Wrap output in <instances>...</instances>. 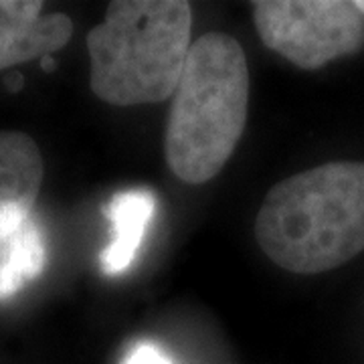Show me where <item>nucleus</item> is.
Returning a JSON list of instances; mask_svg holds the SVG:
<instances>
[{
	"label": "nucleus",
	"instance_id": "6e6552de",
	"mask_svg": "<svg viewBox=\"0 0 364 364\" xmlns=\"http://www.w3.org/2000/svg\"><path fill=\"white\" fill-rule=\"evenodd\" d=\"M47 263V247L41 227L28 217L9 239L0 243V301L37 279Z\"/></svg>",
	"mask_w": 364,
	"mask_h": 364
},
{
	"label": "nucleus",
	"instance_id": "f257e3e1",
	"mask_svg": "<svg viewBox=\"0 0 364 364\" xmlns=\"http://www.w3.org/2000/svg\"><path fill=\"white\" fill-rule=\"evenodd\" d=\"M269 259L301 275L332 272L364 251V162H328L269 188L255 219Z\"/></svg>",
	"mask_w": 364,
	"mask_h": 364
},
{
	"label": "nucleus",
	"instance_id": "1a4fd4ad",
	"mask_svg": "<svg viewBox=\"0 0 364 364\" xmlns=\"http://www.w3.org/2000/svg\"><path fill=\"white\" fill-rule=\"evenodd\" d=\"M122 364H172V360L160 348H156L154 344L142 342V344H136L126 354Z\"/></svg>",
	"mask_w": 364,
	"mask_h": 364
},
{
	"label": "nucleus",
	"instance_id": "f8f14e48",
	"mask_svg": "<svg viewBox=\"0 0 364 364\" xmlns=\"http://www.w3.org/2000/svg\"><path fill=\"white\" fill-rule=\"evenodd\" d=\"M354 4H356V9L364 14V0H358V2H354Z\"/></svg>",
	"mask_w": 364,
	"mask_h": 364
},
{
	"label": "nucleus",
	"instance_id": "7ed1b4c3",
	"mask_svg": "<svg viewBox=\"0 0 364 364\" xmlns=\"http://www.w3.org/2000/svg\"><path fill=\"white\" fill-rule=\"evenodd\" d=\"M193 9L184 0H116L87 35L91 91L112 105L172 97L191 51Z\"/></svg>",
	"mask_w": 364,
	"mask_h": 364
},
{
	"label": "nucleus",
	"instance_id": "20e7f679",
	"mask_svg": "<svg viewBox=\"0 0 364 364\" xmlns=\"http://www.w3.org/2000/svg\"><path fill=\"white\" fill-rule=\"evenodd\" d=\"M253 21L267 49L312 71L364 47V14L344 0H259Z\"/></svg>",
	"mask_w": 364,
	"mask_h": 364
},
{
	"label": "nucleus",
	"instance_id": "0eeeda50",
	"mask_svg": "<svg viewBox=\"0 0 364 364\" xmlns=\"http://www.w3.org/2000/svg\"><path fill=\"white\" fill-rule=\"evenodd\" d=\"M158 198L150 188H126L117 191L104 207V215L112 227V241L100 255L102 272L119 275L130 267L148 225L156 215Z\"/></svg>",
	"mask_w": 364,
	"mask_h": 364
},
{
	"label": "nucleus",
	"instance_id": "423d86ee",
	"mask_svg": "<svg viewBox=\"0 0 364 364\" xmlns=\"http://www.w3.org/2000/svg\"><path fill=\"white\" fill-rule=\"evenodd\" d=\"M43 176L37 142L23 132H0V243L31 217Z\"/></svg>",
	"mask_w": 364,
	"mask_h": 364
},
{
	"label": "nucleus",
	"instance_id": "9d476101",
	"mask_svg": "<svg viewBox=\"0 0 364 364\" xmlns=\"http://www.w3.org/2000/svg\"><path fill=\"white\" fill-rule=\"evenodd\" d=\"M6 85H9V90L11 91H18L23 87V75H18V73L11 75V77L6 79Z\"/></svg>",
	"mask_w": 364,
	"mask_h": 364
},
{
	"label": "nucleus",
	"instance_id": "f03ea898",
	"mask_svg": "<svg viewBox=\"0 0 364 364\" xmlns=\"http://www.w3.org/2000/svg\"><path fill=\"white\" fill-rule=\"evenodd\" d=\"M247 107L249 67L239 41L223 33L193 41L164 132L170 170L186 184L215 178L243 136Z\"/></svg>",
	"mask_w": 364,
	"mask_h": 364
},
{
	"label": "nucleus",
	"instance_id": "39448f33",
	"mask_svg": "<svg viewBox=\"0 0 364 364\" xmlns=\"http://www.w3.org/2000/svg\"><path fill=\"white\" fill-rule=\"evenodd\" d=\"M37 0H0V71L63 49L73 37V21L43 13Z\"/></svg>",
	"mask_w": 364,
	"mask_h": 364
},
{
	"label": "nucleus",
	"instance_id": "9b49d317",
	"mask_svg": "<svg viewBox=\"0 0 364 364\" xmlns=\"http://www.w3.org/2000/svg\"><path fill=\"white\" fill-rule=\"evenodd\" d=\"M55 65H57V63H55V59H53L51 55H47V57H43V59H41V67H43L45 71H53Z\"/></svg>",
	"mask_w": 364,
	"mask_h": 364
}]
</instances>
